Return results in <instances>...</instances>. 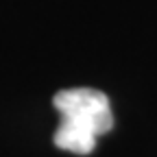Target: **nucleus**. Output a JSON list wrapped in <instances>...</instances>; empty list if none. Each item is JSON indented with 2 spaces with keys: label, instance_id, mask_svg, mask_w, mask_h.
Wrapping results in <instances>:
<instances>
[{
  "label": "nucleus",
  "instance_id": "1",
  "mask_svg": "<svg viewBox=\"0 0 157 157\" xmlns=\"http://www.w3.org/2000/svg\"><path fill=\"white\" fill-rule=\"evenodd\" d=\"M55 109L61 116L55 131V146L76 155H90L98 135L111 131L113 113L107 94L92 87L61 90L52 98Z\"/></svg>",
  "mask_w": 157,
  "mask_h": 157
}]
</instances>
